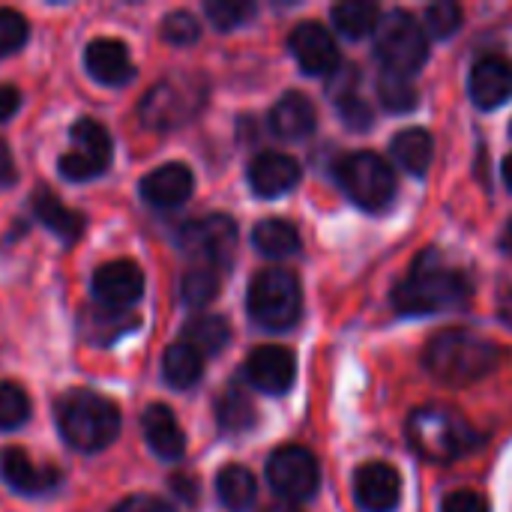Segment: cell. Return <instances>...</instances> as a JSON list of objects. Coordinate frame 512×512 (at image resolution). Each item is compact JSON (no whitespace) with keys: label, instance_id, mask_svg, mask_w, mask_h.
<instances>
[{"label":"cell","instance_id":"cell-1","mask_svg":"<svg viewBox=\"0 0 512 512\" xmlns=\"http://www.w3.org/2000/svg\"><path fill=\"white\" fill-rule=\"evenodd\" d=\"M471 303V282L438 255L426 252L414 261L411 273L396 285L393 306L399 315H438L456 312Z\"/></svg>","mask_w":512,"mask_h":512},{"label":"cell","instance_id":"cell-2","mask_svg":"<svg viewBox=\"0 0 512 512\" xmlns=\"http://www.w3.org/2000/svg\"><path fill=\"white\" fill-rule=\"evenodd\" d=\"M54 420L69 447L78 453H99L120 435V408L93 390L75 387L54 405Z\"/></svg>","mask_w":512,"mask_h":512},{"label":"cell","instance_id":"cell-3","mask_svg":"<svg viewBox=\"0 0 512 512\" xmlns=\"http://www.w3.org/2000/svg\"><path fill=\"white\" fill-rule=\"evenodd\" d=\"M501 348L471 330H441L429 339L423 363L447 387H468L498 366Z\"/></svg>","mask_w":512,"mask_h":512},{"label":"cell","instance_id":"cell-4","mask_svg":"<svg viewBox=\"0 0 512 512\" xmlns=\"http://www.w3.org/2000/svg\"><path fill=\"white\" fill-rule=\"evenodd\" d=\"M408 444L429 462H453L468 456L480 444V435L462 414L426 405L417 408L408 420Z\"/></svg>","mask_w":512,"mask_h":512},{"label":"cell","instance_id":"cell-5","mask_svg":"<svg viewBox=\"0 0 512 512\" xmlns=\"http://www.w3.org/2000/svg\"><path fill=\"white\" fill-rule=\"evenodd\" d=\"M204 102H207V81L195 72H177L156 81L144 93L138 105V117L147 129L168 132L186 126L204 108Z\"/></svg>","mask_w":512,"mask_h":512},{"label":"cell","instance_id":"cell-6","mask_svg":"<svg viewBox=\"0 0 512 512\" xmlns=\"http://www.w3.org/2000/svg\"><path fill=\"white\" fill-rule=\"evenodd\" d=\"M246 306H249V315L258 327L273 330V333L291 330L303 315L300 279L285 267H264L249 282Z\"/></svg>","mask_w":512,"mask_h":512},{"label":"cell","instance_id":"cell-7","mask_svg":"<svg viewBox=\"0 0 512 512\" xmlns=\"http://www.w3.org/2000/svg\"><path fill=\"white\" fill-rule=\"evenodd\" d=\"M375 48L384 63V72H393L402 78H411L429 60L426 30L405 9H393L381 15V24L375 30Z\"/></svg>","mask_w":512,"mask_h":512},{"label":"cell","instance_id":"cell-8","mask_svg":"<svg viewBox=\"0 0 512 512\" xmlns=\"http://www.w3.org/2000/svg\"><path fill=\"white\" fill-rule=\"evenodd\" d=\"M336 177L339 186L348 192V198L369 213L387 210L396 198V174L390 162L381 159L378 153L360 150L345 156L336 168Z\"/></svg>","mask_w":512,"mask_h":512},{"label":"cell","instance_id":"cell-9","mask_svg":"<svg viewBox=\"0 0 512 512\" xmlns=\"http://www.w3.org/2000/svg\"><path fill=\"white\" fill-rule=\"evenodd\" d=\"M180 246L213 270H228L237 255V225L225 213H210L180 228Z\"/></svg>","mask_w":512,"mask_h":512},{"label":"cell","instance_id":"cell-10","mask_svg":"<svg viewBox=\"0 0 512 512\" xmlns=\"http://www.w3.org/2000/svg\"><path fill=\"white\" fill-rule=\"evenodd\" d=\"M72 150L60 156L57 168L66 180L72 183H84L93 180L99 174H105V168L111 165L114 147H111V135L102 123H96L93 117H81L72 126Z\"/></svg>","mask_w":512,"mask_h":512},{"label":"cell","instance_id":"cell-11","mask_svg":"<svg viewBox=\"0 0 512 512\" xmlns=\"http://www.w3.org/2000/svg\"><path fill=\"white\" fill-rule=\"evenodd\" d=\"M267 483L282 501L303 504L318 492V462L306 447H279L267 462Z\"/></svg>","mask_w":512,"mask_h":512},{"label":"cell","instance_id":"cell-12","mask_svg":"<svg viewBox=\"0 0 512 512\" xmlns=\"http://www.w3.org/2000/svg\"><path fill=\"white\" fill-rule=\"evenodd\" d=\"M90 291H93L96 303L105 309H129L144 297V273L129 258L108 261L93 273Z\"/></svg>","mask_w":512,"mask_h":512},{"label":"cell","instance_id":"cell-13","mask_svg":"<svg viewBox=\"0 0 512 512\" xmlns=\"http://www.w3.org/2000/svg\"><path fill=\"white\" fill-rule=\"evenodd\" d=\"M288 48L306 75H330L339 69V45L321 21H300L288 36Z\"/></svg>","mask_w":512,"mask_h":512},{"label":"cell","instance_id":"cell-14","mask_svg":"<svg viewBox=\"0 0 512 512\" xmlns=\"http://www.w3.org/2000/svg\"><path fill=\"white\" fill-rule=\"evenodd\" d=\"M246 378L255 390L282 396L291 390V384L297 378V360H294L291 348H285V345H258L246 357Z\"/></svg>","mask_w":512,"mask_h":512},{"label":"cell","instance_id":"cell-15","mask_svg":"<svg viewBox=\"0 0 512 512\" xmlns=\"http://www.w3.org/2000/svg\"><path fill=\"white\" fill-rule=\"evenodd\" d=\"M0 477L21 495H48L60 486L63 474L54 465H36L27 450L9 447L0 453Z\"/></svg>","mask_w":512,"mask_h":512},{"label":"cell","instance_id":"cell-16","mask_svg":"<svg viewBox=\"0 0 512 512\" xmlns=\"http://www.w3.org/2000/svg\"><path fill=\"white\" fill-rule=\"evenodd\" d=\"M192 189H195V174L189 165L183 162H168V165H159L153 168L150 174L141 177L138 183V192L147 204L159 207V210H171V207H180L192 198Z\"/></svg>","mask_w":512,"mask_h":512},{"label":"cell","instance_id":"cell-17","mask_svg":"<svg viewBox=\"0 0 512 512\" xmlns=\"http://www.w3.org/2000/svg\"><path fill=\"white\" fill-rule=\"evenodd\" d=\"M300 177H303L300 162L279 150L258 153L249 162V186L258 198H279V195L291 192L300 183Z\"/></svg>","mask_w":512,"mask_h":512},{"label":"cell","instance_id":"cell-18","mask_svg":"<svg viewBox=\"0 0 512 512\" xmlns=\"http://www.w3.org/2000/svg\"><path fill=\"white\" fill-rule=\"evenodd\" d=\"M354 495L363 512H393L402 498V480L387 462H369L354 474Z\"/></svg>","mask_w":512,"mask_h":512},{"label":"cell","instance_id":"cell-19","mask_svg":"<svg viewBox=\"0 0 512 512\" xmlns=\"http://www.w3.org/2000/svg\"><path fill=\"white\" fill-rule=\"evenodd\" d=\"M84 66H87L90 78L105 87H123L135 78V63L129 57V48L120 39H108V36L87 42Z\"/></svg>","mask_w":512,"mask_h":512},{"label":"cell","instance_id":"cell-20","mask_svg":"<svg viewBox=\"0 0 512 512\" xmlns=\"http://www.w3.org/2000/svg\"><path fill=\"white\" fill-rule=\"evenodd\" d=\"M468 90L477 108H501L512 96V60L504 54H489L474 63Z\"/></svg>","mask_w":512,"mask_h":512},{"label":"cell","instance_id":"cell-21","mask_svg":"<svg viewBox=\"0 0 512 512\" xmlns=\"http://www.w3.org/2000/svg\"><path fill=\"white\" fill-rule=\"evenodd\" d=\"M141 429H144V438H147V447L165 459V462H177L183 459L186 453V435L174 417V411L162 402H153L147 405L144 417H141Z\"/></svg>","mask_w":512,"mask_h":512},{"label":"cell","instance_id":"cell-22","mask_svg":"<svg viewBox=\"0 0 512 512\" xmlns=\"http://www.w3.org/2000/svg\"><path fill=\"white\" fill-rule=\"evenodd\" d=\"M318 111L306 93H285L270 111V129L285 141H300L315 132Z\"/></svg>","mask_w":512,"mask_h":512},{"label":"cell","instance_id":"cell-23","mask_svg":"<svg viewBox=\"0 0 512 512\" xmlns=\"http://www.w3.org/2000/svg\"><path fill=\"white\" fill-rule=\"evenodd\" d=\"M78 327L81 336L93 345H111L117 339H123L126 333H132L138 327V318L129 309H105V306H87L78 315Z\"/></svg>","mask_w":512,"mask_h":512},{"label":"cell","instance_id":"cell-24","mask_svg":"<svg viewBox=\"0 0 512 512\" xmlns=\"http://www.w3.org/2000/svg\"><path fill=\"white\" fill-rule=\"evenodd\" d=\"M30 204H33V216H36L51 234H57L63 243H75V240L84 234V228H87L84 216H81L78 210L66 207L51 189H39V192L33 195Z\"/></svg>","mask_w":512,"mask_h":512},{"label":"cell","instance_id":"cell-25","mask_svg":"<svg viewBox=\"0 0 512 512\" xmlns=\"http://www.w3.org/2000/svg\"><path fill=\"white\" fill-rule=\"evenodd\" d=\"M390 153L399 168H405L414 177H423L435 159V144L426 129H402L390 141Z\"/></svg>","mask_w":512,"mask_h":512},{"label":"cell","instance_id":"cell-26","mask_svg":"<svg viewBox=\"0 0 512 512\" xmlns=\"http://www.w3.org/2000/svg\"><path fill=\"white\" fill-rule=\"evenodd\" d=\"M216 495L228 512H246L252 510V504L258 498V483L249 468L225 465L216 477Z\"/></svg>","mask_w":512,"mask_h":512},{"label":"cell","instance_id":"cell-27","mask_svg":"<svg viewBox=\"0 0 512 512\" xmlns=\"http://www.w3.org/2000/svg\"><path fill=\"white\" fill-rule=\"evenodd\" d=\"M162 375L171 387L177 390H189L201 381L204 375V354H198L192 345L186 342H174L165 348L162 357Z\"/></svg>","mask_w":512,"mask_h":512},{"label":"cell","instance_id":"cell-28","mask_svg":"<svg viewBox=\"0 0 512 512\" xmlns=\"http://www.w3.org/2000/svg\"><path fill=\"white\" fill-rule=\"evenodd\" d=\"M252 243L267 258H291L300 252V231L285 219H264L255 225Z\"/></svg>","mask_w":512,"mask_h":512},{"label":"cell","instance_id":"cell-29","mask_svg":"<svg viewBox=\"0 0 512 512\" xmlns=\"http://www.w3.org/2000/svg\"><path fill=\"white\" fill-rule=\"evenodd\" d=\"M183 342L198 354H219L231 342V327L222 315H195L183 327Z\"/></svg>","mask_w":512,"mask_h":512},{"label":"cell","instance_id":"cell-30","mask_svg":"<svg viewBox=\"0 0 512 512\" xmlns=\"http://www.w3.org/2000/svg\"><path fill=\"white\" fill-rule=\"evenodd\" d=\"M333 24L339 33L348 39H363L378 30L381 24V9L369 0H345L333 6Z\"/></svg>","mask_w":512,"mask_h":512},{"label":"cell","instance_id":"cell-31","mask_svg":"<svg viewBox=\"0 0 512 512\" xmlns=\"http://www.w3.org/2000/svg\"><path fill=\"white\" fill-rule=\"evenodd\" d=\"M180 297L192 309H204L207 303H213L219 297V270L207 264L189 267L180 279Z\"/></svg>","mask_w":512,"mask_h":512},{"label":"cell","instance_id":"cell-32","mask_svg":"<svg viewBox=\"0 0 512 512\" xmlns=\"http://www.w3.org/2000/svg\"><path fill=\"white\" fill-rule=\"evenodd\" d=\"M216 420L225 432H246L255 423V405L252 399L234 384L228 387L216 402Z\"/></svg>","mask_w":512,"mask_h":512},{"label":"cell","instance_id":"cell-33","mask_svg":"<svg viewBox=\"0 0 512 512\" xmlns=\"http://www.w3.org/2000/svg\"><path fill=\"white\" fill-rule=\"evenodd\" d=\"M27 417H30L27 393L18 384H12V381H0V432L24 426Z\"/></svg>","mask_w":512,"mask_h":512},{"label":"cell","instance_id":"cell-34","mask_svg":"<svg viewBox=\"0 0 512 512\" xmlns=\"http://www.w3.org/2000/svg\"><path fill=\"white\" fill-rule=\"evenodd\" d=\"M204 12L216 30H234L255 15V3H249V0H210L204 6Z\"/></svg>","mask_w":512,"mask_h":512},{"label":"cell","instance_id":"cell-35","mask_svg":"<svg viewBox=\"0 0 512 512\" xmlns=\"http://www.w3.org/2000/svg\"><path fill=\"white\" fill-rule=\"evenodd\" d=\"M378 93H381L384 108H390V111H411L417 105V90L411 87V81L402 75H393V72L381 75Z\"/></svg>","mask_w":512,"mask_h":512},{"label":"cell","instance_id":"cell-36","mask_svg":"<svg viewBox=\"0 0 512 512\" xmlns=\"http://www.w3.org/2000/svg\"><path fill=\"white\" fill-rule=\"evenodd\" d=\"M201 36V24L192 12L186 9H174L162 18V39L171 45H192Z\"/></svg>","mask_w":512,"mask_h":512},{"label":"cell","instance_id":"cell-37","mask_svg":"<svg viewBox=\"0 0 512 512\" xmlns=\"http://www.w3.org/2000/svg\"><path fill=\"white\" fill-rule=\"evenodd\" d=\"M27 36H30L27 18L15 9H0V57H9L18 48H24Z\"/></svg>","mask_w":512,"mask_h":512},{"label":"cell","instance_id":"cell-38","mask_svg":"<svg viewBox=\"0 0 512 512\" xmlns=\"http://www.w3.org/2000/svg\"><path fill=\"white\" fill-rule=\"evenodd\" d=\"M459 24H462V9H459L456 3H450V0L432 3V6L426 9V27H429L435 36H441V39L453 36V33L459 30Z\"/></svg>","mask_w":512,"mask_h":512},{"label":"cell","instance_id":"cell-39","mask_svg":"<svg viewBox=\"0 0 512 512\" xmlns=\"http://www.w3.org/2000/svg\"><path fill=\"white\" fill-rule=\"evenodd\" d=\"M441 512H492V507L480 492L462 489V492H453V495L444 498Z\"/></svg>","mask_w":512,"mask_h":512},{"label":"cell","instance_id":"cell-40","mask_svg":"<svg viewBox=\"0 0 512 512\" xmlns=\"http://www.w3.org/2000/svg\"><path fill=\"white\" fill-rule=\"evenodd\" d=\"M111 512H177L171 504H165L162 498L153 495H132L126 501H120Z\"/></svg>","mask_w":512,"mask_h":512},{"label":"cell","instance_id":"cell-41","mask_svg":"<svg viewBox=\"0 0 512 512\" xmlns=\"http://www.w3.org/2000/svg\"><path fill=\"white\" fill-rule=\"evenodd\" d=\"M15 180H18V168H15L12 150H9V144L0 138V186H12Z\"/></svg>","mask_w":512,"mask_h":512},{"label":"cell","instance_id":"cell-42","mask_svg":"<svg viewBox=\"0 0 512 512\" xmlns=\"http://www.w3.org/2000/svg\"><path fill=\"white\" fill-rule=\"evenodd\" d=\"M21 105V93L12 84H0V123L9 120Z\"/></svg>","mask_w":512,"mask_h":512},{"label":"cell","instance_id":"cell-43","mask_svg":"<svg viewBox=\"0 0 512 512\" xmlns=\"http://www.w3.org/2000/svg\"><path fill=\"white\" fill-rule=\"evenodd\" d=\"M171 486H174V492H180L186 501H195V486L189 483V477H171Z\"/></svg>","mask_w":512,"mask_h":512},{"label":"cell","instance_id":"cell-44","mask_svg":"<svg viewBox=\"0 0 512 512\" xmlns=\"http://www.w3.org/2000/svg\"><path fill=\"white\" fill-rule=\"evenodd\" d=\"M501 174H504V183L510 186V192H512V153L504 159V168H501Z\"/></svg>","mask_w":512,"mask_h":512},{"label":"cell","instance_id":"cell-45","mask_svg":"<svg viewBox=\"0 0 512 512\" xmlns=\"http://www.w3.org/2000/svg\"><path fill=\"white\" fill-rule=\"evenodd\" d=\"M264 512H297L291 504H276V507H267Z\"/></svg>","mask_w":512,"mask_h":512},{"label":"cell","instance_id":"cell-46","mask_svg":"<svg viewBox=\"0 0 512 512\" xmlns=\"http://www.w3.org/2000/svg\"><path fill=\"white\" fill-rule=\"evenodd\" d=\"M504 249H507V252H512V225L507 228V231H504Z\"/></svg>","mask_w":512,"mask_h":512}]
</instances>
